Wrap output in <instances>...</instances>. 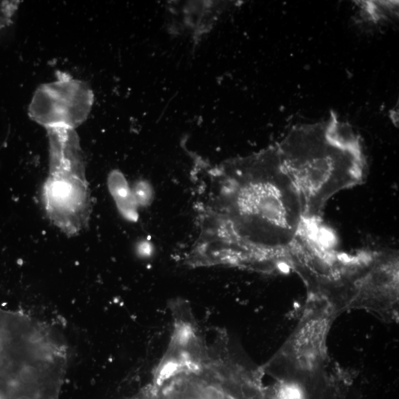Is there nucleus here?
Returning a JSON list of instances; mask_svg holds the SVG:
<instances>
[{"mask_svg":"<svg viewBox=\"0 0 399 399\" xmlns=\"http://www.w3.org/2000/svg\"><path fill=\"white\" fill-rule=\"evenodd\" d=\"M210 174L188 261L194 267L281 269L306 221L277 146L229 159Z\"/></svg>","mask_w":399,"mask_h":399,"instance_id":"obj_1","label":"nucleus"},{"mask_svg":"<svg viewBox=\"0 0 399 399\" xmlns=\"http://www.w3.org/2000/svg\"><path fill=\"white\" fill-rule=\"evenodd\" d=\"M276 146L307 222L319 224L331 197L365 178L359 137L333 112L322 122L294 127Z\"/></svg>","mask_w":399,"mask_h":399,"instance_id":"obj_2","label":"nucleus"},{"mask_svg":"<svg viewBox=\"0 0 399 399\" xmlns=\"http://www.w3.org/2000/svg\"><path fill=\"white\" fill-rule=\"evenodd\" d=\"M65 356L46 327L0 308V399H32L62 375Z\"/></svg>","mask_w":399,"mask_h":399,"instance_id":"obj_3","label":"nucleus"},{"mask_svg":"<svg viewBox=\"0 0 399 399\" xmlns=\"http://www.w3.org/2000/svg\"><path fill=\"white\" fill-rule=\"evenodd\" d=\"M56 76V81L40 85L34 92L29 117L46 129H75L88 118L94 93L87 82L69 73L58 71Z\"/></svg>","mask_w":399,"mask_h":399,"instance_id":"obj_4","label":"nucleus"},{"mask_svg":"<svg viewBox=\"0 0 399 399\" xmlns=\"http://www.w3.org/2000/svg\"><path fill=\"white\" fill-rule=\"evenodd\" d=\"M47 188L48 207L57 222H79L85 218L87 194L81 180L74 176H52Z\"/></svg>","mask_w":399,"mask_h":399,"instance_id":"obj_5","label":"nucleus"},{"mask_svg":"<svg viewBox=\"0 0 399 399\" xmlns=\"http://www.w3.org/2000/svg\"><path fill=\"white\" fill-rule=\"evenodd\" d=\"M50 170L52 176L83 178L85 171L79 138L75 129H48Z\"/></svg>","mask_w":399,"mask_h":399,"instance_id":"obj_6","label":"nucleus"},{"mask_svg":"<svg viewBox=\"0 0 399 399\" xmlns=\"http://www.w3.org/2000/svg\"><path fill=\"white\" fill-rule=\"evenodd\" d=\"M223 2H183L177 6V12L169 9L171 15L181 20L180 29L187 31L193 38H201L208 34L225 12Z\"/></svg>","mask_w":399,"mask_h":399,"instance_id":"obj_7","label":"nucleus"}]
</instances>
